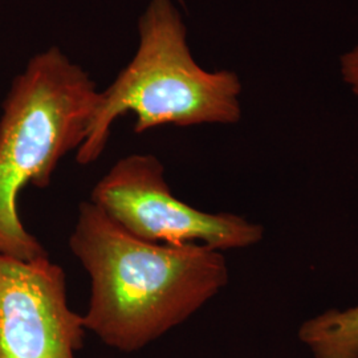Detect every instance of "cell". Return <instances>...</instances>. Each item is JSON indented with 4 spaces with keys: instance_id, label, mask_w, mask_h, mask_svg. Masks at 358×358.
Here are the masks:
<instances>
[{
    "instance_id": "obj_1",
    "label": "cell",
    "mask_w": 358,
    "mask_h": 358,
    "mask_svg": "<svg viewBox=\"0 0 358 358\" xmlns=\"http://www.w3.org/2000/svg\"><path fill=\"white\" fill-rule=\"evenodd\" d=\"M68 244L90 276L85 328L121 353L150 345L230 282L222 251L142 241L90 201L78 205Z\"/></svg>"
},
{
    "instance_id": "obj_2",
    "label": "cell",
    "mask_w": 358,
    "mask_h": 358,
    "mask_svg": "<svg viewBox=\"0 0 358 358\" xmlns=\"http://www.w3.org/2000/svg\"><path fill=\"white\" fill-rule=\"evenodd\" d=\"M134 57L99 94L77 164L103 155L115 121L136 117L134 131L176 125H232L242 120V81L227 69L206 71L192 57L187 29L171 0H150L138 22Z\"/></svg>"
},
{
    "instance_id": "obj_3",
    "label": "cell",
    "mask_w": 358,
    "mask_h": 358,
    "mask_svg": "<svg viewBox=\"0 0 358 358\" xmlns=\"http://www.w3.org/2000/svg\"><path fill=\"white\" fill-rule=\"evenodd\" d=\"M100 92L90 75L52 47L15 77L0 115V255H48L19 215L27 186L47 189L66 154L85 141Z\"/></svg>"
},
{
    "instance_id": "obj_4",
    "label": "cell",
    "mask_w": 358,
    "mask_h": 358,
    "mask_svg": "<svg viewBox=\"0 0 358 358\" xmlns=\"http://www.w3.org/2000/svg\"><path fill=\"white\" fill-rule=\"evenodd\" d=\"M90 201L142 241L203 244L217 251L260 243L264 227L232 213H206L178 199L153 154L118 159L92 189Z\"/></svg>"
},
{
    "instance_id": "obj_5",
    "label": "cell",
    "mask_w": 358,
    "mask_h": 358,
    "mask_svg": "<svg viewBox=\"0 0 358 358\" xmlns=\"http://www.w3.org/2000/svg\"><path fill=\"white\" fill-rule=\"evenodd\" d=\"M87 332L62 266L0 255V358H77Z\"/></svg>"
},
{
    "instance_id": "obj_6",
    "label": "cell",
    "mask_w": 358,
    "mask_h": 358,
    "mask_svg": "<svg viewBox=\"0 0 358 358\" xmlns=\"http://www.w3.org/2000/svg\"><path fill=\"white\" fill-rule=\"evenodd\" d=\"M299 340L315 358H358V306L333 308L304 321Z\"/></svg>"
},
{
    "instance_id": "obj_7",
    "label": "cell",
    "mask_w": 358,
    "mask_h": 358,
    "mask_svg": "<svg viewBox=\"0 0 358 358\" xmlns=\"http://www.w3.org/2000/svg\"><path fill=\"white\" fill-rule=\"evenodd\" d=\"M340 76L358 99V43L340 57Z\"/></svg>"
}]
</instances>
